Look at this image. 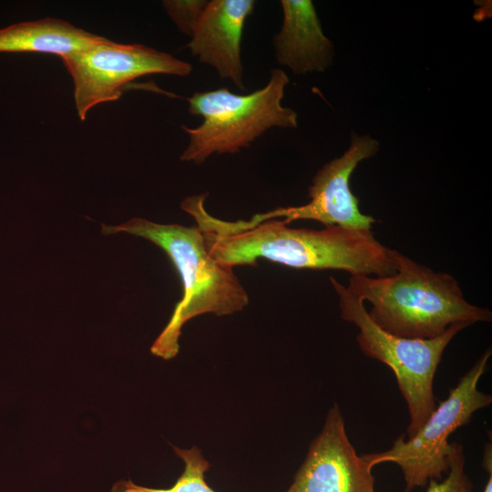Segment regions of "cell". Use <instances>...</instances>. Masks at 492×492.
I'll list each match as a JSON object with an SVG mask.
<instances>
[{
    "label": "cell",
    "mask_w": 492,
    "mask_h": 492,
    "mask_svg": "<svg viewBox=\"0 0 492 492\" xmlns=\"http://www.w3.org/2000/svg\"><path fill=\"white\" fill-rule=\"evenodd\" d=\"M207 196H189L180 207L193 217L210 255L222 265L256 266L262 258L291 268L342 270L351 275L383 277L395 272L391 249L372 231L339 226L294 229L272 219L257 223L227 221L206 210Z\"/></svg>",
    "instance_id": "cell-1"
},
{
    "label": "cell",
    "mask_w": 492,
    "mask_h": 492,
    "mask_svg": "<svg viewBox=\"0 0 492 492\" xmlns=\"http://www.w3.org/2000/svg\"><path fill=\"white\" fill-rule=\"evenodd\" d=\"M395 272L375 277L351 275L348 291L371 303L369 317L392 334L429 339L456 323L491 322L492 313L468 302L458 282L391 249Z\"/></svg>",
    "instance_id": "cell-2"
},
{
    "label": "cell",
    "mask_w": 492,
    "mask_h": 492,
    "mask_svg": "<svg viewBox=\"0 0 492 492\" xmlns=\"http://www.w3.org/2000/svg\"><path fill=\"white\" fill-rule=\"evenodd\" d=\"M102 232H127L153 242L167 253L180 277L182 298L150 347L158 357L169 360L177 355L181 328L190 319L204 313L232 314L249 303L248 293L232 268L210 255L198 226L159 224L133 218L117 226L103 224Z\"/></svg>",
    "instance_id": "cell-3"
},
{
    "label": "cell",
    "mask_w": 492,
    "mask_h": 492,
    "mask_svg": "<svg viewBox=\"0 0 492 492\" xmlns=\"http://www.w3.org/2000/svg\"><path fill=\"white\" fill-rule=\"evenodd\" d=\"M288 83L283 70L272 69L267 84L250 94L221 87L187 97L190 114L203 120L196 128L181 126L189 145L180 160L202 164L212 154H232L249 147L270 128H296L297 113L282 105Z\"/></svg>",
    "instance_id": "cell-4"
},
{
    "label": "cell",
    "mask_w": 492,
    "mask_h": 492,
    "mask_svg": "<svg viewBox=\"0 0 492 492\" xmlns=\"http://www.w3.org/2000/svg\"><path fill=\"white\" fill-rule=\"evenodd\" d=\"M330 282L339 296L343 320L353 323L359 330L356 340L361 351L393 371L410 415L407 435L413 436L436 406L433 382L446 347L469 325L453 324L441 335L429 339L397 336L372 321L363 300L333 277H330Z\"/></svg>",
    "instance_id": "cell-5"
},
{
    "label": "cell",
    "mask_w": 492,
    "mask_h": 492,
    "mask_svg": "<svg viewBox=\"0 0 492 492\" xmlns=\"http://www.w3.org/2000/svg\"><path fill=\"white\" fill-rule=\"evenodd\" d=\"M490 355L489 348L450 389L448 397L436 406L426 422L408 440L402 435L390 449L363 455L368 464L372 467L384 462L398 465L405 480V492L425 487L430 479H441L449 469L450 435L468 424L475 412L492 402L490 395L477 389Z\"/></svg>",
    "instance_id": "cell-6"
},
{
    "label": "cell",
    "mask_w": 492,
    "mask_h": 492,
    "mask_svg": "<svg viewBox=\"0 0 492 492\" xmlns=\"http://www.w3.org/2000/svg\"><path fill=\"white\" fill-rule=\"evenodd\" d=\"M62 60L74 82L76 109L82 121L95 106L118 99L127 85L138 77L151 74L185 77L193 68L170 54L105 37Z\"/></svg>",
    "instance_id": "cell-7"
},
{
    "label": "cell",
    "mask_w": 492,
    "mask_h": 492,
    "mask_svg": "<svg viewBox=\"0 0 492 492\" xmlns=\"http://www.w3.org/2000/svg\"><path fill=\"white\" fill-rule=\"evenodd\" d=\"M379 142L368 135H353L349 149L317 171L309 187L310 201L304 205L277 208L254 215L249 221L261 222L283 217L286 224L298 220H313L326 226L372 231L377 220L364 214L359 200L351 190L350 179L354 169L364 159L376 154Z\"/></svg>",
    "instance_id": "cell-8"
},
{
    "label": "cell",
    "mask_w": 492,
    "mask_h": 492,
    "mask_svg": "<svg viewBox=\"0 0 492 492\" xmlns=\"http://www.w3.org/2000/svg\"><path fill=\"white\" fill-rule=\"evenodd\" d=\"M372 469L364 457L357 455L347 436L342 412L333 405L284 492H375Z\"/></svg>",
    "instance_id": "cell-9"
},
{
    "label": "cell",
    "mask_w": 492,
    "mask_h": 492,
    "mask_svg": "<svg viewBox=\"0 0 492 492\" xmlns=\"http://www.w3.org/2000/svg\"><path fill=\"white\" fill-rule=\"evenodd\" d=\"M252 0H211L201 14L186 47L219 77L243 90L241 37L247 18L253 13Z\"/></svg>",
    "instance_id": "cell-10"
},
{
    "label": "cell",
    "mask_w": 492,
    "mask_h": 492,
    "mask_svg": "<svg viewBox=\"0 0 492 492\" xmlns=\"http://www.w3.org/2000/svg\"><path fill=\"white\" fill-rule=\"evenodd\" d=\"M282 25L273 36L275 58L294 74L323 72L333 62V45L323 32L310 0H282Z\"/></svg>",
    "instance_id": "cell-11"
},
{
    "label": "cell",
    "mask_w": 492,
    "mask_h": 492,
    "mask_svg": "<svg viewBox=\"0 0 492 492\" xmlns=\"http://www.w3.org/2000/svg\"><path fill=\"white\" fill-rule=\"evenodd\" d=\"M103 38L67 21L47 17L0 29V52H36L63 58Z\"/></svg>",
    "instance_id": "cell-12"
},
{
    "label": "cell",
    "mask_w": 492,
    "mask_h": 492,
    "mask_svg": "<svg viewBox=\"0 0 492 492\" xmlns=\"http://www.w3.org/2000/svg\"><path fill=\"white\" fill-rule=\"evenodd\" d=\"M175 453L184 461L185 467L176 483L169 488H150L120 480L115 483L112 492H215L207 485L204 475L210 467L197 446L181 449L173 446Z\"/></svg>",
    "instance_id": "cell-13"
},
{
    "label": "cell",
    "mask_w": 492,
    "mask_h": 492,
    "mask_svg": "<svg viewBox=\"0 0 492 492\" xmlns=\"http://www.w3.org/2000/svg\"><path fill=\"white\" fill-rule=\"evenodd\" d=\"M465 461L462 446L452 443L447 477L442 481L430 479L426 492H473V483L465 472Z\"/></svg>",
    "instance_id": "cell-14"
},
{
    "label": "cell",
    "mask_w": 492,
    "mask_h": 492,
    "mask_svg": "<svg viewBox=\"0 0 492 492\" xmlns=\"http://www.w3.org/2000/svg\"><path fill=\"white\" fill-rule=\"evenodd\" d=\"M207 3L205 0H165L162 5L178 29L190 37Z\"/></svg>",
    "instance_id": "cell-15"
},
{
    "label": "cell",
    "mask_w": 492,
    "mask_h": 492,
    "mask_svg": "<svg viewBox=\"0 0 492 492\" xmlns=\"http://www.w3.org/2000/svg\"><path fill=\"white\" fill-rule=\"evenodd\" d=\"M487 472L489 473V477L483 492H492V470Z\"/></svg>",
    "instance_id": "cell-16"
}]
</instances>
